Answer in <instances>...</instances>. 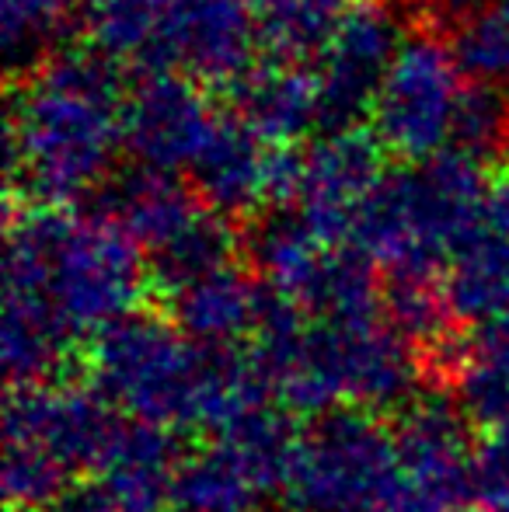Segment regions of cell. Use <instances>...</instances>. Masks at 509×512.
<instances>
[{"mask_svg":"<svg viewBox=\"0 0 509 512\" xmlns=\"http://www.w3.org/2000/svg\"><path fill=\"white\" fill-rule=\"evenodd\" d=\"M252 269L272 297L304 317H353L384 310V283L356 244L328 241L293 213L269 216L252 234Z\"/></svg>","mask_w":509,"mask_h":512,"instance_id":"obj_8","label":"cell"},{"mask_svg":"<svg viewBox=\"0 0 509 512\" xmlns=\"http://www.w3.org/2000/svg\"><path fill=\"white\" fill-rule=\"evenodd\" d=\"M4 244V286L42 293L77 342L133 317L154 293L147 255L102 209L11 203Z\"/></svg>","mask_w":509,"mask_h":512,"instance_id":"obj_4","label":"cell"},{"mask_svg":"<svg viewBox=\"0 0 509 512\" xmlns=\"http://www.w3.org/2000/svg\"><path fill=\"white\" fill-rule=\"evenodd\" d=\"M405 35L398 11L387 0H360L342 18L332 39L311 60L321 84L325 129L363 126V119H370L374 98Z\"/></svg>","mask_w":509,"mask_h":512,"instance_id":"obj_13","label":"cell"},{"mask_svg":"<svg viewBox=\"0 0 509 512\" xmlns=\"http://www.w3.org/2000/svg\"><path fill=\"white\" fill-rule=\"evenodd\" d=\"M39 512H123L119 502L112 499V492L102 481L91 474V478H77Z\"/></svg>","mask_w":509,"mask_h":512,"instance_id":"obj_29","label":"cell"},{"mask_svg":"<svg viewBox=\"0 0 509 512\" xmlns=\"http://www.w3.org/2000/svg\"><path fill=\"white\" fill-rule=\"evenodd\" d=\"M398 478L377 512H464L471 492L468 418L454 398L415 394L394 422Z\"/></svg>","mask_w":509,"mask_h":512,"instance_id":"obj_10","label":"cell"},{"mask_svg":"<svg viewBox=\"0 0 509 512\" xmlns=\"http://www.w3.org/2000/svg\"><path fill=\"white\" fill-rule=\"evenodd\" d=\"M227 108L182 70H150L126 95V154L140 168L189 175Z\"/></svg>","mask_w":509,"mask_h":512,"instance_id":"obj_12","label":"cell"},{"mask_svg":"<svg viewBox=\"0 0 509 512\" xmlns=\"http://www.w3.org/2000/svg\"><path fill=\"white\" fill-rule=\"evenodd\" d=\"M182 0H81L88 46L116 67L140 74L171 70V46Z\"/></svg>","mask_w":509,"mask_h":512,"instance_id":"obj_20","label":"cell"},{"mask_svg":"<svg viewBox=\"0 0 509 512\" xmlns=\"http://www.w3.org/2000/svg\"><path fill=\"white\" fill-rule=\"evenodd\" d=\"M248 349L279 408L311 418L328 411H401L419 394L426 370L415 345L384 310L304 317L272 293Z\"/></svg>","mask_w":509,"mask_h":512,"instance_id":"obj_3","label":"cell"},{"mask_svg":"<svg viewBox=\"0 0 509 512\" xmlns=\"http://www.w3.org/2000/svg\"><path fill=\"white\" fill-rule=\"evenodd\" d=\"M443 290L454 317L471 328L509 317V244L482 227L454 255Z\"/></svg>","mask_w":509,"mask_h":512,"instance_id":"obj_23","label":"cell"},{"mask_svg":"<svg viewBox=\"0 0 509 512\" xmlns=\"http://www.w3.org/2000/svg\"><path fill=\"white\" fill-rule=\"evenodd\" d=\"M391 171L387 150L370 126L325 129L304 147L297 199L286 213L328 241L353 244L374 192Z\"/></svg>","mask_w":509,"mask_h":512,"instance_id":"obj_11","label":"cell"},{"mask_svg":"<svg viewBox=\"0 0 509 512\" xmlns=\"http://www.w3.org/2000/svg\"><path fill=\"white\" fill-rule=\"evenodd\" d=\"M91 384L126 418L168 432L220 436L245 415L272 405L252 349H210L171 317L136 310L91 338Z\"/></svg>","mask_w":509,"mask_h":512,"instance_id":"obj_2","label":"cell"},{"mask_svg":"<svg viewBox=\"0 0 509 512\" xmlns=\"http://www.w3.org/2000/svg\"><path fill=\"white\" fill-rule=\"evenodd\" d=\"M262 28L248 0H182L171 46V70L203 88H238L258 67Z\"/></svg>","mask_w":509,"mask_h":512,"instance_id":"obj_14","label":"cell"},{"mask_svg":"<svg viewBox=\"0 0 509 512\" xmlns=\"http://www.w3.org/2000/svg\"><path fill=\"white\" fill-rule=\"evenodd\" d=\"M175 432L161 425L126 418L116 425L102 460L91 474L102 481L123 512H157L171 495V478L182 453L175 450Z\"/></svg>","mask_w":509,"mask_h":512,"instance_id":"obj_21","label":"cell"},{"mask_svg":"<svg viewBox=\"0 0 509 512\" xmlns=\"http://www.w3.org/2000/svg\"><path fill=\"white\" fill-rule=\"evenodd\" d=\"M422 11L433 21H447V25H461L464 18H471L475 11L489 7L492 0H419Z\"/></svg>","mask_w":509,"mask_h":512,"instance_id":"obj_31","label":"cell"},{"mask_svg":"<svg viewBox=\"0 0 509 512\" xmlns=\"http://www.w3.org/2000/svg\"><path fill=\"white\" fill-rule=\"evenodd\" d=\"M450 42L471 81L509 95V0H492L454 25Z\"/></svg>","mask_w":509,"mask_h":512,"instance_id":"obj_26","label":"cell"},{"mask_svg":"<svg viewBox=\"0 0 509 512\" xmlns=\"http://www.w3.org/2000/svg\"><path fill=\"white\" fill-rule=\"evenodd\" d=\"M276 154L279 143H269L234 108H227L210 147L203 150L196 168L185 178L203 196L206 206L217 209L227 220H241V216L272 209Z\"/></svg>","mask_w":509,"mask_h":512,"instance_id":"obj_16","label":"cell"},{"mask_svg":"<svg viewBox=\"0 0 509 512\" xmlns=\"http://www.w3.org/2000/svg\"><path fill=\"white\" fill-rule=\"evenodd\" d=\"M98 209L133 237L147 262L178 248L217 213L203 203V196L192 189L185 175L140 168V164L105 185V192L98 196Z\"/></svg>","mask_w":509,"mask_h":512,"instance_id":"obj_15","label":"cell"},{"mask_svg":"<svg viewBox=\"0 0 509 512\" xmlns=\"http://www.w3.org/2000/svg\"><path fill=\"white\" fill-rule=\"evenodd\" d=\"M269 495H279L272 474L227 436L182 453L171 478V512H265Z\"/></svg>","mask_w":509,"mask_h":512,"instance_id":"obj_18","label":"cell"},{"mask_svg":"<svg viewBox=\"0 0 509 512\" xmlns=\"http://www.w3.org/2000/svg\"><path fill=\"white\" fill-rule=\"evenodd\" d=\"M506 147H509V95L489 88V84L471 81L461 115H457L454 150H461V154L475 157L482 164H492Z\"/></svg>","mask_w":509,"mask_h":512,"instance_id":"obj_27","label":"cell"},{"mask_svg":"<svg viewBox=\"0 0 509 512\" xmlns=\"http://www.w3.org/2000/svg\"><path fill=\"white\" fill-rule=\"evenodd\" d=\"M471 492L478 509H509V425L485 429L471 453Z\"/></svg>","mask_w":509,"mask_h":512,"instance_id":"obj_28","label":"cell"},{"mask_svg":"<svg viewBox=\"0 0 509 512\" xmlns=\"http://www.w3.org/2000/svg\"><path fill=\"white\" fill-rule=\"evenodd\" d=\"M126 95L119 67L91 46L21 70L7 108V199L77 209L102 196L126 154Z\"/></svg>","mask_w":509,"mask_h":512,"instance_id":"obj_1","label":"cell"},{"mask_svg":"<svg viewBox=\"0 0 509 512\" xmlns=\"http://www.w3.org/2000/svg\"><path fill=\"white\" fill-rule=\"evenodd\" d=\"M468 88L471 77L457 60L454 42L433 28L408 32L377 91L367 126L394 161H433L454 150L457 115Z\"/></svg>","mask_w":509,"mask_h":512,"instance_id":"obj_9","label":"cell"},{"mask_svg":"<svg viewBox=\"0 0 509 512\" xmlns=\"http://www.w3.org/2000/svg\"><path fill=\"white\" fill-rule=\"evenodd\" d=\"M164 300L168 317L192 342L210 349H248L269 307V290L255 269L227 262Z\"/></svg>","mask_w":509,"mask_h":512,"instance_id":"obj_17","label":"cell"},{"mask_svg":"<svg viewBox=\"0 0 509 512\" xmlns=\"http://www.w3.org/2000/svg\"><path fill=\"white\" fill-rule=\"evenodd\" d=\"M485 230H492L496 237H503L509 244V161L496 164L489 178V196H485Z\"/></svg>","mask_w":509,"mask_h":512,"instance_id":"obj_30","label":"cell"},{"mask_svg":"<svg viewBox=\"0 0 509 512\" xmlns=\"http://www.w3.org/2000/svg\"><path fill=\"white\" fill-rule=\"evenodd\" d=\"M74 18H81V0H0V28L11 67L28 70L56 53Z\"/></svg>","mask_w":509,"mask_h":512,"instance_id":"obj_25","label":"cell"},{"mask_svg":"<svg viewBox=\"0 0 509 512\" xmlns=\"http://www.w3.org/2000/svg\"><path fill=\"white\" fill-rule=\"evenodd\" d=\"M394 478V425L370 411H328L300 429L279 499L286 512H377Z\"/></svg>","mask_w":509,"mask_h":512,"instance_id":"obj_7","label":"cell"},{"mask_svg":"<svg viewBox=\"0 0 509 512\" xmlns=\"http://www.w3.org/2000/svg\"><path fill=\"white\" fill-rule=\"evenodd\" d=\"M447 377L457 408L471 425H509V317L471 328V335L457 342Z\"/></svg>","mask_w":509,"mask_h":512,"instance_id":"obj_22","label":"cell"},{"mask_svg":"<svg viewBox=\"0 0 509 512\" xmlns=\"http://www.w3.org/2000/svg\"><path fill=\"white\" fill-rule=\"evenodd\" d=\"M234 112L269 143H293L325 129L321 84L311 60L265 56L234 88Z\"/></svg>","mask_w":509,"mask_h":512,"instance_id":"obj_19","label":"cell"},{"mask_svg":"<svg viewBox=\"0 0 509 512\" xmlns=\"http://www.w3.org/2000/svg\"><path fill=\"white\" fill-rule=\"evenodd\" d=\"M492 164L461 150L398 164L374 192L353 244L391 279H440L454 255L482 230Z\"/></svg>","mask_w":509,"mask_h":512,"instance_id":"obj_5","label":"cell"},{"mask_svg":"<svg viewBox=\"0 0 509 512\" xmlns=\"http://www.w3.org/2000/svg\"><path fill=\"white\" fill-rule=\"evenodd\" d=\"M248 4H252V7H258V4H262V0H248Z\"/></svg>","mask_w":509,"mask_h":512,"instance_id":"obj_32","label":"cell"},{"mask_svg":"<svg viewBox=\"0 0 509 512\" xmlns=\"http://www.w3.org/2000/svg\"><path fill=\"white\" fill-rule=\"evenodd\" d=\"M95 384L14 387L4 408V499L14 512L46 509L70 481L95 471L116 425Z\"/></svg>","mask_w":509,"mask_h":512,"instance_id":"obj_6","label":"cell"},{"mask_svg":"<svg viewBox=\"0 0 509 512\" xmlns=\"http://www.w3.org/2000/svg\"><path fill=\"white\" fill-rule=\"evenodd\" d=\"M360 0H262L255 7L265 56L314 60Z\"/></svg>","mask_w":509,"mask_h":512,"instance_id":"obj_24","label":"cell"}]
</instances>
